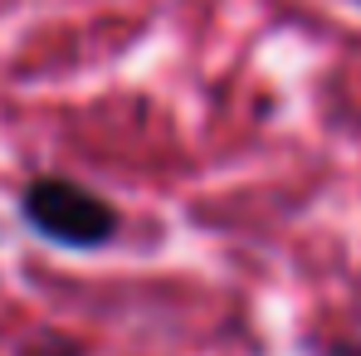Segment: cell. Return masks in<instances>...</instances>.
<instances>
[{
    "label": "cell",
    "mask_w": 361,
    "mask_h": 356,
    "mask_svg": "<svg viewBox=\"0 0 361 356\" xmlns=\"http://www.w3.org/2000/svg\"><path fill=\"white\" fill-rule=\"evenodd\" d=\"M20 215L25 225L49 244L63 249H103L118 235V210L93 195L88 185L63 176H35L20 195Z\"/></svg>",
    "instance_id": "6da1fadb"
}]
</instances>
